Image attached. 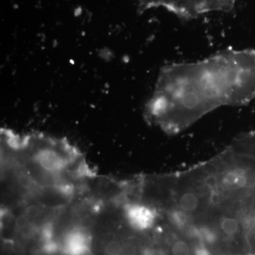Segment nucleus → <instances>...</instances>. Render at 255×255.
<instances>
[{
	"label": "nucleus",
	"instance_id": "nucleus-1",
	"mask_svg": "<svg viewBox=\"0 0 255 255\" xmlns=\"http://www.w3.org/2000/svg\"><path fill=\"white\" fill-rule=\"evenodd\" d=\"M255 99V49H227L161 69L146 117L169 135L186 130L219 107Z\"/></svg>",
	"mask_w": 255,
	"mask_h": 255
},
{
	"label": "nucleus",
	"instance_id": "nucleus-2",
	"mask_svg": "<svg viewBox=\"0 0 255 255\" xmlns=\"http://www.w3.org/2000/svg\"><path fill=\"white\" fill-rule=\"evenodd\" d=\"M124 214L129 226L138 231L150 229L159 217V211L155 206L137 201L126 204Z\"/></svg>",
	"mask_w": 255,
	"mask_h": 255
},
{
	"label": "nucleus",
	"instance_id": "nucleus-3",
	"mask_svg": "<svg viewBox=\"0 0 255 255\" xmlns=\"http://www.w3.org/2000/svg\"><path fill=\"white\" fill-rule=\"evenodd\" d=\"M33 158L41 168L47 172H60L65 166V161L61 154L50 146L40 147L35 152Z\"/></svg>",
	"mask_w": 255,
	"mask_h": 255
},
{
	"label": "nucleus",
	"instance_id": "nucleus-4",
	"mask_svg": "<svg viewBox=\"0 0 255 255\" xmlns=\"http://www.w3.org/2000/svg\"><path fill=\"white\" fill-rule=\"evenodd\" d=\"M63 248L67 255H85L90 249V239L82 230H72L65 236Z\"/></svg>",
	"mask_w": 255,
	"mask_h": 255
},
{
	"label": "nucleus",
	"instance_id": "nucleus-5",
	"mask_svg": "<svg viewBox=\"0 0 255 255\" xmlns=\"http://www.w3.org/2000/svg\"><path fill=\"white\" fill-rule=\"evenodd\" d=\"M193 250L190 244L182 238H174L170 246V253L172 255H193Z\"/></svg>",
	"mask_w": 255,
	"mask_h": 255
},
{
	"label": "nucleus",
	"instance_id": "nucleus-6",
	"mask_svg": "<svg viewBox=\"0 0 255 255\" xmlns=\"http://www.w3.org/2000/svg\"><path fill=\"white\" fill-rule=\"evenodd\" d=\"M107 255H122V244L119 241L109 242L105 247Z\"/></svg>",
	"mask_w": 255,
	"mask_h": 255
},
{
	"label": "nucleus",
	"instance_id": "nucleus-7",
	"mask_svg": "<svg viewBox=\"0 0 255 255\" xmlns=\"http://www.w3.org/2000/svg\"><path fill=\"white\" fill-rule=\"evenodd\" d=\"M122 255H137L136 247L133 243L127 242L122 244Z\"/></svg>",
	"mask_w": 255,
	"mask_h": 255
},
{
	"label": "nucleus",
	"instance_id": "nucleus-8",
	"mask_svg": "<svg viewBox=\"0 0 255 255\" xmlns=\"http://www.w3.org/2000/svg\"><path fill=\"white\" fill-rule=\"evenodd\" d=\"M142 255H168V252L164 248H146Z\"/></svg>",
	"mask_w": 255,
	"mask_h": 255
},
{
	"label": "nucleus",
	"instance_id": "nucleus-9",
	"mask_svg": "<svg viewBox=\"0 0 255 255\" xmlns=\"http://www.w3.org/2000/svg\"><path fill=\"white\" fill-rule=\"evenodd\" d=\"M40 214H41V210L39 208L36 206H28L26 209V214L25 215L27 216L28 219H35L39 216Z\"/></svg>",
	"mask_w": 255,
	"mask_h": 255
},
{
	"label": "nucleus",
	"instance_id": "nucleus-10",
	"mask_svg": "<svg viewBox=\"0 0 255 255\" xmlns=\"http://www.w3.org/2000/svg\"><path fill=\"white\" fill-rule=\"evenodd\" d=\"M28 224V218L26 215L19 216L16 220V226L18 229H24L27 227Z\"/></svg>",
	"mask_w": 255,
	"mask_h": 255
}]
</instances>
